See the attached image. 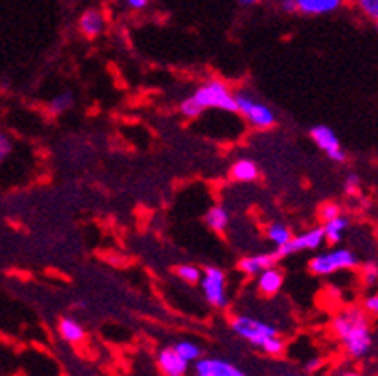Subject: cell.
Wrapping results in <instances>:
<instances>
[{
    "label": "cell",
    "mask_w": 378,
    "mask_h": 376,
    "mask_svg": "<svg viewBox=\"0 0 378 376\" xmlns=\"http://www.w3.org/2000/svg\"><path fill=\"white\" fill-rule=\"evenodd\" d=\"M331 329L352 359H363L371 354L374 339L371 322L363 309H346L337 314L331 322Z\"/></svg>",
    "instance_id": "6da1fadb"
},
{
    "label": "cell",
    "mask_w": 378,
    "mask_h": 376,
    "mask_svg": "<svg viewBox=\"0 0 378 376\" xmlns=\"http://www.w3.org/2000/svg\"><path fill=\"white\" fill-rule=\"evenodd\" d=\"M232 329L241 339L251 342L252 347L264 350L267 356H281L284 352V347H286L284 339H281V335L276 333L273 326L262 322L258 318L246 316V314L235 316L232 320Z\"/></svg>",
    "instance_id": "7a4b0ae2"
},
{
    "label": "cell",
    "mask_w": 378,
    "mask_h": 376,
    "mask_svg": "<svg viewBox=\"0 0 378 376\" xmlns=\"http://www.w3.org/2000/svg\"><path fill=\"white\" fill-rule=\"evenodd\" d=\"M192 98L198 102L202 109H223V111H237L235 109L234 92L220 79H209L196 89Z\"/></svg>",
    "instance_id": "3957f363"
},
{
    "label": "cell",
    "mask_w": 378,
    "mask_h": 376,
    "mask_svg": "<svg viewBox=\"0 0 378 376\" xmlns=\"http://www.w3.org/2000/svg\"><path fill=\"white\" fill-rule=\"evenodd\" d=\"M235 109L241 113L254 128L260 130H270L276 123V117L270 106H265L262 102H256L246 90H237L234 92Z\"/></svg>",
    "instance_id": "277c9868"
},
{
    "label": "cell",
    "mask_w": 378,
    "mask_h": 376,
    "mask_svg": "<svg viewBox=\"0 0 378 376\" xmlns=\"http://www.w3.org/2000/svg\"><path fill=\"white\" fill-rule=\"evenodd\" d=\"M358 265V256L349 249H335V251L316 254L309 262V269L312 275L326 277L341 271V269H352Z\"/></svg>",
    "instance_id": "5b68a950"
},
{
    "label": "cell",
    "mask_w": 378,
    "mask_h": 376,
    "mask_svg": "<svg viewBox=\"0 0 378 376\" xmlns=\"http://www.w3.org/2000/svg\"><path fill=\"white\" fill-rule=\"evenodd\" d=\"M202 288L207 303L216 309L228 307V293H226V277L218 267H205L202 271Z\"/></svg>",
    "instance_id": "8992f818"
},
{
    "label": "cell",
    "mask_w": 378,
    "mask_h": 376,
    "mask_svg": "<svg viewBox=\"0 0 378 376\" xmlns=\"http://www.w3.org/2000/svg\"><path fill=\"white\" fill-rule=\"evenodd\" d=\"M324 230L322 226L318 228H311L309 232L301 233V235H292L286 245L276 246L275 254L279 256V260L284 256H290L294 252H301V251H316L320 246L324 245Z\"/></svg>",
    "instance_id": "52a82bcc"
},
{
    "label": "cell",
    "mask_w": 378,
    "mask_h": 376,
    "mask_svg": "<svg viewBox=\"0 0 378 376\" xmlns=\"http://www.w3.org/2000/svg\"><path fill=\"white\" fill-rule=\"evenodd\" d=\"M311 138L314 144L318 145V149H322L328 155V158L335 162L344 160V151L341 147V141L337 138V134L331 130L330 126L316 125L311 130Z\"/></svg>",
    "instance_id": "ba28073f"
},
{
    "label": "cell",
    "mask_w": 378,
    "mask_h": 376,
    "mask_svg": "<svg viewBox=\"0 0 378 376\" xmlns=\"http://www.w3.org/2000/svg\"><path fill=\"white\" fill-rule=\"evenodd\" d=\"M156 363H158V369L162 370L164 376H186L188 365H190L186 359H183L179 354L175 352L174 347L162 348L158 352Z\"/></svg>",
    "instance_id": "9c48e42d"
},
{
    "label": "cell",
    "mask_w": 378,
    "mask_h": 376,
    "mask_svg": "<svg viewBox=\"0 0 378 376\" xmlns=\"http://www.w3.org/2000/svg\"><path fill=\"white\" fill-rule=\"evenodd\" d=\"M196 372L209 376H246L245 372H241L234 363L215 358L196 359Z\"/></svg>",
    "instance_id": "30bf717a"
},
{
    "label": "cell",
    "mask_w": 378,
    "mask_h": 376,
    "mask_svg": "<svg viewBox=\"0 0 378 376\" xmlns=\"http://www.w3.org/2000/svg\"><path fill=\"white\" fill-rule=\"evenodd\" d=\"M279 260L275 252H264V254H254V256H246L239 262V269L245 275H258L264 269L273 267Z\"/></svg>",
    "instance_id": "8fae6325"
},
{
    "label": "cell",
    "mask_w": 378,
    "mask_h": 376,
    "mask_svg": "<svg viewBox=\"0 0 378 376\" xmlns=\"http://www.w3.org/2000/svg\"><path fill=\"white\" fill-rule=\"evenodd\" d=\"M344 0H294L295 10L309 15H322V13L337 12Z\"/></svg>",
    "instance_id": "7c38bea8"
},
{
    "label": "cell",
    "mask_w": 378,
    "mask_h": 376,
    "mask_svg": "<svg viewBox=\"0 0 378 376\" xmlns=\"http://www.w3.org/2000/svg\"><path fill=\"white\" fill-rule=\"evenodd\" d=\"M282 282H284V275L275 265L264 269L262 273H258V292L262 295H275L282 288Z\"/></svg>",
    "instance_id": "4fadbf2b"
},
{
    "label": "cell",
    "mask_w": 378,
    "mask_h": 376,
    "mask_svg": "<svg viewBox=\"0 0 378 376\" xmlns=\"http://www.w3.org/2000/svg\"><path fill=\"white\" fill-rule=\"evenodd\" d=\"M104 27H106V18L98 10H87L79 19V29L87 38L100 36Z\"/></svg>",
    "instance_id": "5bb4252c"
},
{
    "label": "cell",
    "mask_w": 378,
    "mask_h": 376,
    "mask_svg": "<svg viewBox=\"0 0 378 376\" xmlns=\"http://www.w3.org/2000/svg\"><path fill=\"white\" fill-rule=\"evenodd\" d=\"M346 228H349V218L344 215H337L335 218H331V221H326L322 230H324V241L326 243H330V245H337V243H341L342 235L346 232Z\"/></svg>",
    "instance_id": "9a60e30c"
},
{
    "label": "cell",
    "mask_w": 378,
    "mask_h": 376,
    "mask_svg": "<svg viewBox=\"0 0 378 376\" xmlns=\"http://www.w3.org/2000/svg\"><path fill=\"white\" fill-rule=\"evenodd\" d=\"M230 175L234 177L235 181H239V183H251V181L258 179V166L254 164L248 158H241V160L234 162L232 167H230Z\"/></svg>",
    "instance_id": "2e32d148"
},
{
    "label": "cell",
    "mask_w": 378,
    "mask_h": 376,
    "mask_svg": "<svg viewBox=\"0 0 378 376\" xmlns=\"http://www.w3.org/2000/svg\"><path fill=\"white\" fill-rule=\"evenodd\" d=\"M205 224H207L213 232H224L230 224V213L224 209L223 205H215V207H211V209L205 213Z\"/></svg>",
    "instance_id": "e0dca14e"
},
{
    "label": "cell",
    "mask_w": 378,
    "mask_h": 376,
    "mask_svg": "<svg viewBox=\"0 0 378 376\" xmlns=\"http://www.w3.org/2000/svg\"><path fill=\"white\" fill-rule=\"evenodd\" d=\"M60 337L72 344H79L85 339V329L81 328V323H78L72 318H62L59 323Z\"/></svg>",
    "instance_id": "ac0fdd59"
},
{
    "label": "cell",
    "mask_w": 378,
    "mask_h": 376,
    "mask_svg": "<svg viewBox=\"0 0 378 376\" xmlns=\"http://www.w3.org/2000/svg\"><path fill=\"white\" fill-rule=\"evenodd\" d=\"M267 237L271 239V243L275 246H282L292 239V230L288 226H284L282 222H273L267 228Z\"/></svg>",
    "instance_id": "d6986e66"
},
{
    "label": "cell",
    "mask_w": 378,
    "mask_h": 376,
    "mask_svg": "<svg viewBox=\"0 0 378 376\" xmlns=\"http://www.w3.org/2000/svg\"><path fill=\"white\" fill-rule=\"evenodd\" d=\"M174 348L175 352L179 354L183 359H186L188 363H192V361L202 358V350H200L198 344L192 342V340H181V342H177Z\"/></svg>",
    "instance_id": "ffe728a7"
},
{
    "label": "cell",
    "mask_w": 378,
    "mask_h": 376,
    "mask_svg": "<svg viewBox=\"0 0 378 376\" xmlns=\"http://www.w3.org/2000/svg\"><path fill=\"white\" fill-rule=\"evenodd\" d=\"M74 106V96L72 92H60L51 100L49 104V111L53 115H60V113H66L68 109Z\"/></svg>",
    "instance_id": "44dd1931"
},
{
    "label": "cell",
    "mask_w": 378,
    "mask_h": 376,
    "mask_svg": "<svg viewBox=\"0 0 378 376\" xmlns=\"http://www.w3.org/2000/svg\"><path fill=\"white\" fill-rule=\"evenodd\" d=\"M175 271H177L179 279H183L185 282H190V284L200 282V277H202V271H200L196 265H190V263H183V265H179Z\"/></svg>",
    "instance_id": "7402d4cb"
},
{
    "label": "cell",
    "mask_w": 378,
    "mask_h": 376,
    "mask_svg": "<svg viewBox=\"0 0 378 376\" xmlns=\"http://www.w3.org/2000/svg\"><path fill=\"white\" fill-rule=\"evenodd\" d=\"M181 113L185 115L186 119H196V117L204 113V109L200 108L198 102L194 100L192 96H188L186 100L181 102Z\"/></svg>",
    "instance_id": "603a6c76"
},
{
    "label": "cell",
    "mask_w": 378,
    "mask_h": 376,
    "mask_svg": "<svg viewBox=\"0 0 378 376\" xmlns=\"http://www.w3.org/2000/svg\"><path fill=\"white\" fill-rule=\"evenodd\" d=\"M356 4L361 10L363 15L371 19V21H377L378 19V0H356Z\"/></svg>",
    "instance_id": "cb8c5ba5"
},
{
    "label": "cell",
    "mask_w": 378,
    "mask_h": 376,
    "mask_svg": "<svg viewBox=\"0 0 378 376\" xmlns=\"http://www.w3.org/2000/svg\"><path fill=\"white\" fill-rule=\"evenodd\" d=\"M337 215H341V207L337 205V203L333 202H328L324 203L322 207H320V218L322 221H331V218H335Z\"/></svg>",
    "instance_id": "d4e9b609"
},
{
    "label": "cell",
    "mask_w": 378,
    "mask_h": 376,
    "mask_svg": "<svg viewBox=\"0 0 378 376\" xmlns=\"http://www.w3.org/2000/svg\"><path fill=\"white\" fill-rule=\"evenodd\" d=\"M378 279V269L377 263H365L363 265V282H365L367 286H374L377 284Z\"/></svg>",
    "instance_id": "484cf974"
},
{
    "label": "cell",
    "mask_w": 378,
    "mask_h": 376,
    "mask_svg": "<svg viewBox=\"0 0 378 376\" xmlns=\"http://www.w3.org/2000/svg\"><path fill=\"white\" fill-rule=\"evenodd\" d=\"M363 311H365L367 314H377L378 312V295L377 293L367 295L365 301H363Z\"/></svg>",
    "instance_id": "4316f807"
},
{
    "label": "cell",
    "mask_w": 378,
    "mask_h": 376,
    "mask_svg": "<svg viewBox=\"0 0 378 376\" xmlns=\"http://www.w3.org/2000/svg\"><path fill=\"white\" fill-rule=\"evenodd\" d=\"M10 151H12V144H10V139L4 136V134H0V164L2 160L10 155Z\"/></svg>",
    "instance_id": "83f0119b"
},
{
    "label": "cell",
    "mask_w": 378,
    "mask_h": 376,
    "mask_svg": "<svg viewBox=\"0 0 378 376\" xmlns=\"http://www.w3.org/2000/svg\"><path fill=\"white\" fill-rule=\"evenodd\" d=\"M344 188H346V192L349 194H352V192H356L358 188H360V177L356 174H350L349 179H346V183H344Z\"/></svg>",
    "instance_id": "f1b7e54d"
},
{
    "label": "cell",
    "mask_w": 378,
    "mask_h": 376,
    "mask_svg": "<svg viewBox=\"0 0 378 376\" xmlns=\"http://www.w3.org/2000/svg\"><path fill=\"white\" fill-rule=\"evenodd\" d=\"M322 365H324L322 358H312L305 363V370L307 372H316L318 369H322Z\"/></svg>",
    "instance_id": "f546056e"
},
{
    "label": "cell",
    "mask_w": 378,
    "mask_h": 376,
    "mask_svg": "<svg viewBox=\"0 0 378 376\" xmlns=\"http://www.w3.org/2000/svg\"><path fill=\"white\" fill-rule=\"evenodd\" d=\"M125 2L130 8H134V10H144L149 4V0H125Z\"/></svg>",
    "instance_id": "4dcf8cb0"
},
{
    "label": "cell",
    "mask_w": 378,
    "mask_h": 376,
    "mask_svg": "<svg viewBox=\"0 0 378 376\" xmlns=\"http://www.w3.org/2000/svg\"><path fill=\"white\" fill-rule=\"evenodd\" d=\"M281 6L282 10H286V12H295L294 0H281Z\"/></svg>",
    "instance_id": "1f68e13d"
},
{
    "label": "cell",
    "mask_w": 378,
    "mask_h": 376,
    "mask_svg": "<svg viewBox=\"0 0 378 376\" xmlns=\"http://www.w3.org/2000/svg\"><path fill=\"white\" fill-rule=\"evenodd\" d=\"M239 2L243 4V6H252V4H256L258 0H239Z\"/></svg>",
    "instance_id": "d6a6232c"
},
{
    "label": "cell",
    "mask_w": 378,
    "mask_h": 376,
    "mask_svg": "<svg viewBox=\"0 0 378 376\" xmlns=\"http://www.w3.org/2000/svg\"><path fill=\"white\" fill-rule=\"evenodd\" d=\"M341 376H365V375H361V372H356V370H349V372H342Z\"/></svg>",
    "instance_id": "836d02e7"
},
{
    "label": "cell",
    "mask_w": 378,
    "mask_h": 376,
    "mask_svg": "<svg viewBox=\"0 0 378 376\" xmlns=\"http://www.w3.org/2000/svg\"><path fill=\"white\" fill-rule=\"evenodd\" d=\"M196 376H209V375H200V372H196Z\"/></svg>",
    "instance_id": "e575fe53"
},
{
    "label": "cell",
    "mask_w": 378,
    "mask_h": 376,
    "mask_svg": "<svg viewBox=\"0 0 378 376\" xmlns=\"http://www.w3.org/2000/svg\"><path fill=\"white\" fill-rule=\"evenodd\" d=\"M18 376H23V375H18Z\"/></svg>",
    "instance_id": "d590c367"
},
{
    "label": "cell",
    "mask_w": 378,
    "mask_h": 376,
    "mask_svg": "<svg viewBox=\"0 0 378 376\" xmlns=\"http://www.w3.org/2000/svg\"><path fill=\"white\" fill-rule=\"evenodd\" d=\"M290 376H295V375H290Z\"/></svg>",
    "instance_id": "8d00e7d4"
},
{
    "label": "cell",
    "mask_w": 378,
    "mask_h": 376,
    "mask_svg": "<svg viewBox=\"0 0 378 376\" xmlns=\"http://www.w3.org/2000/svg\"><path fill=\"white\" fill-rule=\"evenodd\" d=\"M115 2H117V0H115Z\"/></svg>",
    "instance_id": "74e56055"
}]
</instances>
